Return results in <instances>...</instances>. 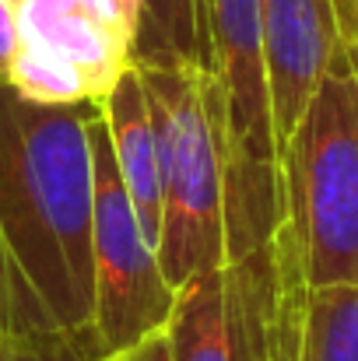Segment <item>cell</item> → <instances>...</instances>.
<instances>
[{
	"instance_id": "obj_1",
	"label": "cell",
	"mask_w": 358,
	"mask_h": 361,
	"mask_svg": "<svg viewBox=\"0 0 358 361\" xmlns=\"http://www.w3.org/2000/svg\"><path fill=\"white\" fill-rule=\"evenodd\" d=\"M99 102H35L0 88V249L18 326H56L92 344V221Z\"/></svg>"
},
{
	"instance_id": "obj_2",
	"label": "cell",
	"mask_w": 358,
	"mask_h": 361,
	"mask_svg": "<svg viewBox=\"0 0 358 361\" xmlns=\"http://www.w3.org/2000/svg\"><path fill=\"white\" fill-rule=\"evenodd\" d=\"M130 63L148 92L158 144V263L169 284L179 291L186 281L229 267V158L218 92L215 78L201 67Z\"/></svg>"
},
{
	"instance_id": "obj_3",
	"label": "cell",
	"mask_w": 358,
	"mask_h": 361,
	"mask_svg": "<svg viewBox=\"0 0 358 361\" xmlns=\"http://www.w3.org/2000/svg\"><path fill=\"white\" fill-rule=\"evenodd\" d=\"M281 197L306 288L358 284V67L345 46L281 147Z\"/></svg>"
},
{
	"instance_id": "obj_4",
	"label": "cell",
	"mask_w": 358,
	"mask_h": 361,
	"mask_svg": "<svg viewBox=\"0 0 358 361\" xmlns=\"http://www.w3.org/2000/svg\"><path fill=\"white\" fill-rule=\"evenodd\" d=\"M208 74L215 78L229 190V263L260 249L285 221L281 154L263 63V0H204Z\"/></svg>"
},
{
	"instance_id": "obj_5",
	"label": "cell",
	"mask_w": 358,
	"mask_h": 361,
	"mask_svg": "<svg viewBox=\"0 0 358 361\" xmlns=\"http://www.w3.org/2000/svg\"><path fill=\"white\" fill-rule=\"evenodd\" d=\"M92 351L95 358H106L169 326L176 288L169 284L158 263V249L144 235L137 211L126 197L102 113L92 120Z\"/></svg>"
},
{
	"instance_id": "obj_6",
	"label": "cell",
	"mask_w": 358,
	"mask_h": 361,
	"mask_svg": "<svg viewBox=\"0 0 358 361\" xmlns=\"http://www.w3.org/2000/svg\"><path fill=\"white\" fill-rule=\"evenodd\" d=\"M14 81L35 102H99L130 67V35L109 0H25Z\"/></svg>"
},
{
	"instance_id": "obj_7",
	"label": "cell",
	"mask_w": 358,
	"mask_h": 361,
	"mask_svg": "<svg viewBox=\"0 0 358 361\" xmlns=\"http://www.w3.org/2000/svg\"><path fill=\"white\" fill-rule=\"evenodd\" d=\"M338 53L334 0H263V63L278 154Z\"/></svg>"
},
{
	"instance_id": "obj_8",
	"label": "cell",
	"mask_w": 358,
	"mask_h": 361,
	"mask_svg": "<svg viewBox=\"0 0 358 361\" xmlns=\"http://www.w3.org/2000/svg\"><path fill=\"white\" fill-rule=\"evenodd\" d=\"M99 113L109 130L113 158H117L119 179L126 186V197L137 211V221L144 235L158 249L162 232V186H158V144H155V123L148 92L141 85L137 67L130 63L117 78V85L99 99Z\"/></svg>"
},
{
	"instance_id": "obj_9",
	"label": "cell",
	"mask_w": 358,
	"mask_h": 361,
	"mask_svg": "<svg viewBox=\"0 0 358 361\" xmlns=\"http://www.w3.org/2000/svg\"><path fill=\"white\" fill-rule=\"evenodd\" d=\"M169 341L172 361H242L229 267L201 274L176 291Z\"/></svg>"
},
{
	"instance_id": "obj_10",
	"label": "cell",
	"mask_w": 358,
	"mask_h": 361,
	"mask_svg": "<svg viewBox=\"0 0 358 361\" xmlns=\"http://www.w3.org/2000/svg\"><path fill=\"white\" fill-rule=\"evenodd\" d=\"M292 361H358V284L295 291Z\"/></svg>"
},
{
	"instance_id": "obj_11",
	"label": "cell",
	"mask_w": 358,
	"mask_h": 361,
	"mask_svg": "<svg viewBox=\"0 0 358 361\" xmlns=\"http://www.w3.org/2000/svg\"><path fill=\"white\" fill-rule=\"evenodd\" d=\"M130 60L186 63L208 71L204 0H141V25Z\"/></svg>"
},
{
	"instance_id": "obj_12",
	"label": "cell",
	"mask_w": 358,
	"mask_h": 361,
	"mask_svg": "<svg viewBox=\"0 0 358 361\" xmlns=\"http://www.w3.org/2000/svg\"><path fill=\"white\" fill-rule=\"evenodd\" d=\"M0 361H95V351L56 326H14L0 334Z\"/></svg>"
},
{
	"instance_id": "obj_13",
	"label": "cell",
	"mask_w": 358,
	"mask_h": 361,
	"mask_svg": "<svg viewBox=\"0 0 358 361\" xmlns=\"http://www.w3.org/2000/svg\"><path fill=\"white\" fill-rule=\"evenodd\" d=\"M21 49V28H18V11L0 0V88L14 81V63Z\"/></svg>"
},
{
	"instance_id": "obj_14",
	"label": "cell",
	"mask_w": 358,
	"mask_h": 361,
	"mask_svg": "<svg viewBox=\"0 0 358 361\" xmlns=\"http://www.w3.org/2000/svg\"><path fill=\"white\" fill-rule=\"evenodd\" d=\"M95 361H172V341H169V326L165 330H155L148 337H141L137 344L130 348H119L106 358H95Z\"/></svg>"
},
{
	"instance_id": "obj_15",
	"label": "cell",
	"mask_w": 358,
	"mask_h": 361,
	"mask_svg": "<svg viewBox=\"0 0 358 361\" xmlns=\"http://www.w3.org/2000/svg\"><path fill=\"white\" fill-rule=\"evenodd\" d=\"M334 14H338V32H341V46L358 67V0H334Z\"/></svg>"
},
{
	"instance_id": "obj_16",
	"label": "cell",
	"mask_w": 358,
	"mask_h": 361,
	"mask_svg": "<svg viewBox=\"0 0 358 361\" xmlns=\"http://www.w3.org/2000/svg\"><path fill=\"white\" fill-rule=\"evenodd\" d=\"M18 326V302H14V284H11V270L0 249V334Z\"/></svg>"
},
{
	"instance_id": "obj_17",
	"label": "cell",
	"mask_w": 358,
	"mask_h": 361,
	"mask_svg": "<svg viewBox=\"0 0 358 361\" xmlns=\"http://www.w3.org/2000/svg\"><path fill=\"white\" fill-rule=\"evenodd\" d=\"M117 18L123 21L126 35H130V49H133V35H137V25H141V0H109Z\"/></svg>"
},
{
	"instance_id": "obj_18",
	"label": "cell",
	"mask_w": 358,
	"mask_h": 361,
	"mask_svg": "<svg viewBox=\"0 0 358 361\" xmlns=\"http://www.w3.org/2000/svg\"><path fill=\"white\" fill-rule=\"evenodd\" d=\"M7 4H11L14 11H21V4H25V0H7Z\"/></svg>"
}]
</instances>
